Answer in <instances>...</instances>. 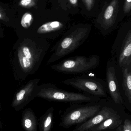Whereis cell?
Here are the masks:
<instances>
[{"label": "cell", "instance_id": "9c48e42d", "mask_svg": "<svg viewBox=\"0 0 131 131\" xmlns=\"http://www.w3.org/2000/svg\"><path fill=\"white\" fill-rule=\"evenodd\" d=\"M117 114V112L112 108L103 107L94 116L77 128V130L79 131L89 130L109 118Z\"/></svg>", "mask_w": 131, "mask_h": 131}, {"label": "cell", "instance_id": "d6986e66", "mask_svg": "<svg viewBox=\"0 0 131 131\" xmlns=\"http://www.w3.org/2000/svg\"><path fill=\"white\" fill-rule=\"evenodd\" d=\"M87 10L91 11L94 7L95 0H82Z\"/></svg>", "mask_w": 131, "mask_h": 131}, {"label": "cell", "instance_id": "3957f363", "mask_svg": "<svg viewBox=\"0 0 131 131\" xmlns=\"http://www.w3.org/2000/svg\"><path fill=\"white\" fill-rule=\"evenodd\" d=\"M35 97L66 103L95 102L99 97L85 93L71 92L58 88L54 84L42 83L38 84L35 91Z\"/></svg>", "mask_w": 131, "mask_h": 131}, {"label": "cell", "instance_id": "277c9868", "mask_svg": "<svg viewBox=\"0 0 131 131\" xmlns=\"http://www.w3.org/2000/svg\"><path fill=\"white\" fill-rule=\"evenodd\" d=\"M99 63L100 58L97 55L76 56L66 58L51 68L55 71L64 74H84L95 69Z\"/></svg>", "mask_w": 131, "mask_h": 131}, {"label": "cell", "instance_id": "4fadbf2b", "mask_svg": "<svg viewBox=\"0 0 131 131\" xmlns=\"http://www.w3.org/2000/svg\"><path fill=\"white\" fill-rule=\"evenodd\" d=\"M118 59L121 65L129 64L131 61V30L128 33Z\"/></svg>", "mask_w": 131, "mask_h": 131}, {"label": "cell", "instance_id": "e0dca14e", "mask_svg": "<svg viewBox=\"0 0 131 131\" xmlns=\"http://www.w3.org/2000/svg\"><path fill=\"white\" fill-rule=\"evenodd\" d=\"M34 18L31 14L29 12L25 13L22 16L21 20V27L25 30L29 29L33 24Z\"/></svg>", "mask_w": 131, "mask_h": 131}, {"label": "cell", "instance_id": "d4e9b609", "mask_svg": "<svg viewBox=\"0 0 131 131\" xmlns=\"http://www.w3.org/2000/svg\"><path fill=\"white\" fill-rule=\"evenodd\" d=\"M86 131H95V130H88Z\"/></svg>", "mask_w": 131, "mask_h": 131}, {"label": "cell", "instance_id": "44dd1931", "mask_svg": "<svg viewBox=\"0 0 131 131\" xmlns=\"http://www.w3.org/2000/svg\"><path fill=\"white\" fill-rule=\"evenodd\" d=\"M123 131H131V121L126 119L124 122Z\"/></svg>", "mask_w": 131, "mask_h": 131}, {"label": "cell", "instance_id": "603a6c76", "mask_svg": "<svg viewBox=\"0 0 131 131\" xmlns=\"http://www.w3.org/2000/svg\"><path fill=\"white\" fill-rule=\"evenodd\" d=\"M116 131H122V127H121V126L118 127L117 128Z\"/></svg>", "mask_w": 131, "mask_h": 131}, {"label": "cell", "instance_id": "30bf717a", "mask_svg": "<svg viewBox=\"0 0 131 131\" xmlns=\"http://www.w3.org/2000/svg\"><path fill=\"white\" fill-rule=\"evenodd\" d=\"M107 82L109 93L116 104L123 102L122 98L118 88L117 80L114 66H108L107 69Z\"/></svg>", "mask_w": 131, "mask_h": 131}, {"label": "cell", "instance_id": "ba28073f", "mask_svg": "<svg viewBox=\"0 0 131 131\" xmlns=\"http://www.w3.org/2000/svg\"><path fill=\"white\" fill-rule=\"evenodd\" d=\"M64 27V24L58 21L46 22L35 30L32 37H37L48 41L57 38Z\"/></svg>", "mask_w": 131, "mask_h": 131}, {"label": "cell", "instance_id": "9a60e30c", "mask_svg": "<svg viewBox=\"0 0 131 131\" xmlns=\"http://www.w3.org/2000/svg\"><path fill=\"white\" fill-rule=\"evenodd\" d=\"M54 108L51 107L40 118L39 122L40 131H51L53 121Z\"/></svg>", "mask_w": 131, "mask_h": 131}, {"label": "cell", "instance_id": "8fae6325", "mask_svg": "<svg viewBox=\"0 0 131 131\" xmlns=\"http://www.w3.org/2000/svg\"><path fill=\"white\" fill-rule=\"evenodd\" d=\"M118 11V0H112L105 10L101 19L98 21L102 28L106 30L113 26Z\"/></svg>", "mask_w": 131, "mask_h": 131}, {"label": "cell", "instance_id": "6da1fadb", "mask_svg": "<svg viewBox=\"0 0 131 131\" xmlns=\"http://www.w3.org/2000/svg\"><path fill=\"white\" fill-rule=\"evenodd\" d=\"M50 48L48 41L37 37H18L10 56L14 77L21 82L35 74Z\"/></svg>", "mask_w": 131, "mask_h": 131}, {"label": "cell", "instance_id": "7402d4cb", "mask_svg": "<svg viewBox=\"0 0 131 131\" xmlns=\"http://www.w3.org/2000/svg\"><path fill=\"white\" fill-rule=\"evenodd\" d=\"M70 3L74 5H76L78 4V0H69Z\"/></svg>", "mask_w": 131, "mask_h": 131}, {"label": "cell", "instance_id": "5bb4252c", "mask_svg": "<svg viewBox=\"0 0 131 131\" xmlns=\"http://www.w3.org/2000/svg\"><path fill=\"white\" fill-rule=\"evenodd\" d=\"M122 120L119 115H116L111 117L104 121L99 124L95 128L90 130L101 131L108 129H114L121 124Z\"/></svg>", "mask_w": 131, "mask_h": 131}, {"label": "cell", "instance_id": "2e32d148", "mask_svg": "<svg viewBox=\"0 0 131 131\" xmlns=\"http://www.w3.org/2000/svg\"><path fill=\"white\" fill-rule=\"evenodd\" d=\"M123 85L131 105V71L125 69L123 73Z\"/></svg>", "mask_w": 131, "mask_h": 131}, {"label": "cell", "instance_id": "8992f818", "mask_svg": "<svg viewBox=\"0 0 131 131\" xmlns=\"http://www.w3.org/2000/svg\"><path fill=\"white\" fill-rule=\"evenodd\" d=\"M90 104L74 106L63 117L60 125L70 127L74 125L84 123L94 116L101 110V105Z\"/></svg>", "mask_w": 131, "mask_h": 131}, {"label": "cell", "instance_id": "52a82bcc", "mask_svg": "<svg viewBox=\"0 0 131 131\" xmlns=\"http://www.w3.org/2000/svg\"><path fill=\"white\" fill-rule=\"evenodd\" d=\"M40 81V79H34L22 86L14 96L12 108L17 111H20L35 98V90Z\"/></svg>", "mask_w": 131, "mask_h": 131}, {"label": "cell", "instance_id": "ac0fdd59", "mask_svg": "<svg viewBox=\"0 0 131 131\" xmlns=\"http://www.w3.org/2000/svg\"><path fill=\"white\" fill-rule=\"evenodd\" d=\"M36 0H21L20 5L25 7H30L34 6Z\"/></svg>", "mask_w": 131, "mask_h": 131}, {"label": "cell", "instance_id": "cb8c5ba5", "mask_svg": "<svg viewBox=\"0 0 131 131\" xmlns=\"http://www.w3.org/2000/svg\"><path fill=\"white\" fill-rule=\"evenodd\" d=\"M2 17H2V14L0 12V19H2Z\"/></svg>", "mask_w": 131, "mask_h": 131}, {"label": "cell", "instance_id": "ffe728a7", "mask_svg": "<svg viewBox=\"0 0 131 131\" xmlns=\"http://www.w3.org/2000/svg\"><path fill=\"white\" fill-rule=\"evenodd\" d=\"M131 10V0H125L124 6V11L125 14L129 13Z\"/></svg>", "mask_w": 131, "mask_h": 131}, {"label": "cell", "instance_id": "5b68a950", "mask_svg": "<svg viewBox=\"0 0 131 131\" xmlns=\"http://www.w3.org/2000/svg\"><path fill=\"white\" fill-rule=\"evenodd\" d=\"M62 82L95 97L106 96L105 88L103 83L98 79L92 76L82 75L66 79Z\"/></svg>", "mask_w": 131, "mask_h": 131}, {"label": "cell", "instance_id": "7a4b0ae2", "mask_svg": "<svg viewBox=\"0 0 131 131\" xmlns=\"http://www.w3.org/2000/svg\"><path fill=\"white\" fill-rule=\"evenodd\" d=\"M91 30V27L88 25L76 26L68 30L51 48V54L46 65L54 63L75 51L88 39Z\"/></svg>", "mask_w": 131, "mask_h": 131}, {"label": "cell", "instance_id": "7c38bea8", "mask_svg": "<svg viewBox=\"0 0 131 131\" xmlns=\"http://www.w3.org/2000/svg\"><path fill=\"white\" fill-rule=\"evenodd\" d=\"M21 125L25 131H37V122L32 109L27 108L22 112Z\"/></svg>", "mask_w": 131, "mask_h": 131}]
</instances>
